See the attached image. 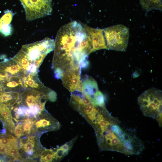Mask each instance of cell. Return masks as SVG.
I'll use <instances>...</instances> for the list:
<instances>
[{
	"instance_id": "obj_1",
	"label": "cell",
	"mask_w": 162,
	"mask_h": 162,
	"mask_svg": "<svg viewBox=\"0 0 162 162\" xmlns=\"http://www.w3.org/2000/svg\"><path fill=\"white\" fill-rule=\"evenodd\" d=\"M54 43L52 68L58 76L87 60L92 49L90 38L84 26L76 21L60 28Z\"/></svg>"
},
{
	"instance_id": "obj_2",
	"label": "cell",
	"mask_w": 162,
	"mask_h": 162,
	"mask_svg": "<svg viewBox=\"0 0 162 162\" xmlns=\"http://www.w3.org/2000/svg\"><path fill=\"white\" fill-rule=\"evenodd\" d=\"M118 118L99 126L94 130L101 151L108 150L132 155L136 148L138 138L134 130L121 127Z\"/></svg>"
},
{
	"instance_id": "obj_3",
	"label": "cell",
	"mask_w": 162,
	"mask_h": 162,
	"mask_svg": "<svg viewBox=\"0 0 162 162\" xmlns=\"http://www.w3.org/2000/svg\"><path fill=\"white\" fill-rule=\"evenodd\" d=\"M54 40L46 37L44 39L23 45L17 53L38 69L46 56L54 50Z\"/></svg>"
},
{
	"instance_id": "obj_4",
	"label": "cell",
	"mask_w": 162,
	"mask_h": 162,
	"mask_svg": "<svg viewBox=\"0 0 162 162\" xmlns=\"http://www.w3.org/2000/svg\"><path fill=\"white\" fill-rule=\"evenodd\" d=\"M138 103L144 116L156 119L162 114V91L154 88L149 89L139 96Z\"/></svg>"
},
{
	"instance_id": "obj_5",
	"label": "cell",
	"mask_w": 162,
	"mask_h": 162,
	"mask_svg": "<svg viewBox=\"0 0 162 162\" xmlns=\"http://www.w3.org/2000/svg\"><path fill=\"white\" fill-rule=\"evenodd\" d=\"M107 49L124 51L128 46L129 29L126 26L118 24L103 29Z\"/></svg>"
},
{
	"instance_id": "obj_6",
	"label": "cell",
	"mask_w": 162,
	"mask_h": 162,
	"mask_svg": "<svg viewBox=\"0 0 162 162\" xmlns=\"http://www.w3.org/2000/svg\"><path fill=\"white\" fill-rule=\"evenodd\" d=\"M52 91L47 93L34 89H26L20 93V104L26 109L30 116H35L46 110L45 104L49 100V95Z\"/></svg>"
},
{
	"instance_id": "obj_7",
	"label": "cell",
	"mask_w": 162,
	"mask_h": 162,
	"mask_svg": "<svg viewBox=\"0 0 162 162\" xmlns=\"http://www.w3.org/2000/svg\"><path fill=\"white\" fill-rule=\"evenodd\" d=\"M25 9L26 19L33 20L51 14L52 0H20Z\"/></svg>"
},
{
	"instance_id": "obj_8",
	"label": "cell",
	"mask_w": 162,
	"mask_h": 162,
	"mask_svg": "<svg viewBox=\"0 0 162 162\" xmlns=\"http://www.w3.org/2000/svg\"><path fill=\"white\" fill-rule=\"evenodd\" d=\"M31 117L33 121L32 133L33 134L40 135L44 132L56 131L61 126L60 123L46 110Z\"/></svg>"
},
{
	"instance_id": "obj_9",
	"label": "cell",
	"mask_w": 162,
	"mask_h": 162,
	"mask_svg": "<svg viewBox=\"0 0 162 162\" xmlns=\"http://www.w3.org/2000/svg\"><path fill=\"white\" fill-rule=\"evenodd\" d=\"M80 66L71 68L65 71L61 79L64 87L71 93L75 91L83 92Z\"/></svg>"
},
{
	"instance_id": "obj_10",
	"label": "cell",
	"mask_w": 162,
	"mask_h": 162,
	"mask_svg": "<svg viewBox=\"0 0 162 162\" xmlns=\"http://www.w3.org/2000/svg\"><path fill=\"white\" fill-rule=\"evenodd\" d=\"M20 139L22 151L26 160L28 159L32 160L40 157V154L44 149L42 147L35 136H27Z\"/></svg>"
},
{
	"instance_id": "obj_11",
	"label": "cell",
	"mask_w": 162,
	"mask_h": 162,
	"mask_svg": "<svg viewBox=\"0 0 162 162\" xmlns=\"http://www.w3.org/2000/svg\"><path fill=\"white\" fill-rule=\"evenodd\" d=\"M0 84L3 89V92H15L21 93L25 89L23 77L10 76L7 73L4 77L0 80Z\"/></svg>"
},
{
	"instance_id": "obj_12",
	"label": "cell",
	"mask_w": 162,
	"mask_h": 162,
	"mask_svg": "<svg viewBox=\"0 0 162 162\" xmlns=\"http://www.w3.org/2000/svg\"><path fill=\"white\" fill-rule=\"evenodd\" d=\"M84 26L91 40V53L100 49H107L103 29L93 28L86 25Z\"/></svg>"
},
{
	"instance_id": "obj_13",
	"label": "cell",
	"mask_w": 162,
	"mask_h": 162,
	"mask_svg": "<svg viewBox=\"0 0 162 162\" xmlns=\"http://www.w3.org/2000/svg\"><path fill=\"white\" fill-rule=\"evenodd\" d=\"M0 68L10 75L22 77L28 74L12 58L0 62Z\"/></svg>"
},
{
	"instance_id": "obj_14",
	"label": "cell",
	"mask_w": 162,
	"mask_h": 162,
	"mask_svg": "<svg viewBox=\"0 0 162 162\" xmlns=\"http://www.w3.org/2000/svg\"><path fill=\"white\" fill-rule=\"evenodd\" d=\"M23 80L25 89H34L47 93H49L52 90L42 84L37 74H28L23 78Z\"/></svg>"
},
{
	"instance_id": "obj_15",
	"label": "cell",
	"mask_w": 162,
	"mask_h": 162,
	"mask_svg": "<svg viewBox=\"0 0 162 162\" xmlns=\"http://www.w3.org/2000/svg\"><path fill=\"white\" fill-rule=\"evenodd\" d=\"M83 93L91 101L99 90L97 82L92 77L86 75L82 80Z\"/></svg>"
},
{
	"instance_id": "obj_16",
	"label": "cell",
	"mask_w": 162,
	"mask_h": 162,
	"mask_svg": "<svg viewBox=\"0 0 162 162\" xmlns=\"http://www.w3.org/2000/svg\"><path fill=\"white\" fill-rule=\"evenodd\" d=\"M142 7L147 11L153 10H162V0H139Z\"/></svg>"
},
{
	"instance_id": "obj_17",
	"label": "cell",
	"mask_w": 162,
	"mask_h": 162,
	"mask_svg": "<svg viewBox=\"0 0 162 162\" xmlns=\"http://www.w3.org/2000/svg\"><path fill=\"white\" fill-rule=\"evenodd\" d=\"M23 136H28L32 133L33 121L31 117H27L20 121Z\"/></svg>"
},
{
	"instance_id": "obj_18",
	"label": "cell",
	"mask_w": 162,
	"mask_h": 162,
	"mask_svg": "<svg viewBox=\"0 0 162 162\" xmlns=\"http://www.w3.org/2000/svg\"><path fill=\"white\" fill-rule=\"evenodd\" d=\"M55 151V149H47L44 148L40 154V161L49 162L55 161L54 155Z\"/></svg>"
},
{
	"instance_id": "obj_19",
	"label": "cell",
	"mask_w": 162,
	"mask_h": 162,
	"mask_svg": "<svg viewBox=\"0 0 162 162\" xmlns=\"http://www.w3.org/2000/svg\"><path fill=\"white\" fill-rule=\"evenodd\" d=\"M13 134L17 138H20L21 137L23 136L21 125L20 122H19L14 127Z\"/></svg>"
},
{
	"instance_id": "obj_20",
	"label": "cell",
	"mask_w": 162,
	"mask_h": 162,
	"mask_svg": "<svg viewBox=\"0 0 162 162\" xmlns=\"http://www.w3.org/2000/svg\"><path fill=\"white\" fill-rule=\"evenodd\" d=\"M1 161H2V160L1 159H0V162H1Z\"/></svg>"
}]
</instances>
